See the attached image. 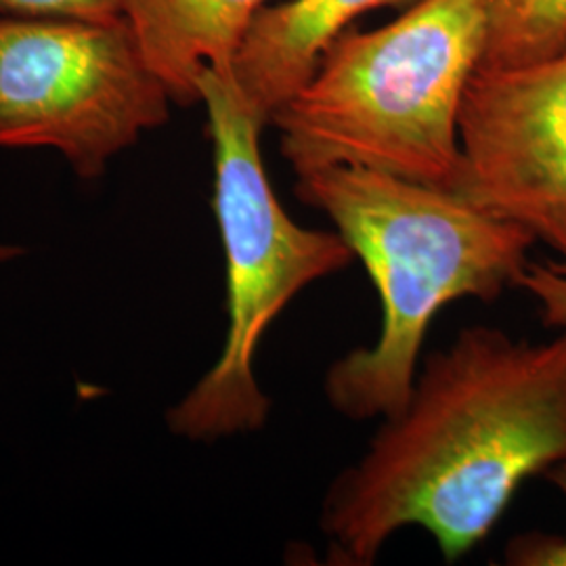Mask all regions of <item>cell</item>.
I'll return each instance as SVG.
<instances>
[{"mask_svg":"<svg viewBox=\"0 0 566 566\" xmlns=\"http://www.w3.org/2000/svg\"><path fill=\"white\" fill-rule=\"evenodd\" d=\"M566 460V319L546 343L468 325L422 359L403 407L329 483V565L369 566L401 528L447 563L481 546L526 479Z\"/></svg>","mask_w":566,"mask_h":566,"instance_id":"6da1fadb","label":"cell"},{"mask_svg":"<svg viewBox=\"0 0 566 566\" xmlns=\"http://www.w3.org/2000/svg\"><path fill=\"white\" fill-rule=\"evenodd\" d=\"M301 202L325 214L378 290L382 327L371 346L327 367V403L348 420L395 416L413 388L434 317L464 298L497 301L523 285L537 240L451 187L357 166L296 177Z\"/></svg>","mask_w":566,"mask_h":566,"instance_id":"7a4b0ae2","label":"cell"},{"mask_svg":"<svg viewBox=\"0 0 566 566\" xmlns=\"http://www.w3.org/2000/svg\"><path fill=\"white\" fill-rule=\"evenodd\" d=\"M486 25L489 0H418L382 28L346 30L269 122L283 160L296 177L357 166L453 189Z\"/></svg>","mask_w":566,"mask_h":566,"instance_id":"3957f363","label":"cell"},{"mask_svg":"<svg viewBox=\"0 0 566 566\" xmlns=\"http://www.w3.org/2000/svg\"><path fill=\"white\" fill-rule=\"evenodd\" d=\"M214 160L212 208L227 266V334L217 364L166 411L168 430L191 443H212L261 430L271 399L254 374L266 329L301 292L355 263L338 231L296 223L266 177L264 124L243 99L231 70L200 78Z\"/></svg>","mask_w":566,"mask_h":566,"instance_id":"277c9868","label":"cell"},{"mask_svg":"<svg viewBox=\"0 0 566 566\" xmlns=\"http://www.w3.org/2000/svg\"><path fill=\"white\" fill-rule=\"evenodd\" d=\"M126 18L0 20V147H46L84 179L170 118Z\"/></svg>","mask_w":566,"mask_h":566,"instance_id":"5b68a950","label":"cell"},{"mask_svg":"<svg viewBox=\"0 0 566 566\" xmlns=\"http://www.w3.org/2000/svg\"><path fill=\"white\" fill-rule=\"evenodd\" d=\"M455 191L525 227L566 266V51L479 65L458 122Z\"/></svg>","mask_w":566,"mask_h":566,"instance_id":"8992f818","label":"cell"},{"mask_svg":"<svg viewBox=\"0 0 566 566\" xmlns=\"http://www.w3.org/2000/svg\"><path fill=\"white\" fill-rule=\"evenodd\" d=\"M418 0H282L254 15L231 63L243 99L263 120L290 102L317 72L325 51L369 11L407 9Z\"/></svg>","mask_w":566,"mask_h":566,"instance_id":"52a82bcc","label":"cell"},{"mask_svg":"<svg viewBox=\"0 0 566 566\" xmlns=\"http://www.w3.org/2000/svg\"><path fill=\"white\" fill-rule=\"evenodd\" d=\"M273 0H122V13L175 105L200 103L206 70H231L254 15Z\"/></svg>","mask_w":566,"mask_h":566,"instance_id":"ba28073f","label":"cell"},{"mask_svg":"<svg viewBox=\"0 0 566 566\" xmlns=\"http://www.w3.org/2000/svg\"><path fill=\"white\" fill-rule=\"evenodd\" d=\"M566 51V0H489L481 65H518Z\"/></svg>","mask_w":566,"mask_h":566,"instance_id":"9c48e42d","label":"cell"},{"mask_svg":"<svg viewBox=\"0 0 566 566\" xmlns=\"http://www.w3.org/2000/svg\"><path fill=\"white\" fill-rule=\"evenodd\" d=\"M122 0H0V20H120Z\"/></svg>","mask_w":566,"mask_h":566,"instance_id":"30bf717a","label":"cell"},{"mask_svg":"<svg viewBox=\"0 0 566 566\" xmlns=\"http://www.w3.org/2000/svg\"><path fill=\"white\" fill-rule=\"evenodd\" d=\"M547 481L566 497V460L552 465L546 472ZM507 565L514 566H566V533H526L507 544L504 552Z\"/></svg>","mask_w":566,"mask_h":566,"instance_id":"8fae6325","label":"cell"},{"mask_svg":"<svg viewBox=\"0 0 566 566\" xmlns=\"http://www.w3.org/2000/svg\"><path fill=\"white\" fill-rule=\"evenodd\" d=\"M525 285L542 301L549 325H560L566 319V269L552 264L549 269L531 266Z\"/></svg>","mask_w":566,"mask_h":566,"instance_id":"7c38bea8","label":"cell"},{"mask_svg":"<svg viewBox=\"0 0 566 566\" xmlns=\"http://www.w3.org/2000/svg\"><path fill=\"white\" fill-rule=\"evenodd\" d=\"M23 252H25V250L20 248V245L0 242V264L9 263V261H15V259H20V256H23Z\"/></svg>","mask_w":566,"mask_h":566,"instance_id":"4fadbf2b","label":"cell"}]
</instances>
